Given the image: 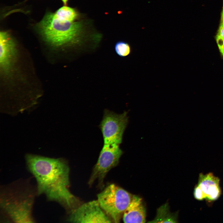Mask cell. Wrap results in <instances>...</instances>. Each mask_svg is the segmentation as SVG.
Masks as SVG:
<instances>
[{"instance_id":"8992f818","label":"cell","mask_w":223,"mask_h":223,"mask_svg":"<svg viewBox=\"0 0 223 223\" xmlns=\"http://www.w3.org/2000/svg\"><path fill=\"white\" fill-rule=\"evenodd\" d=\"M128 122L127 112L118 114L105 109L99 125L104 144L120 145L122 143L123 134Z\"/></svg>"},{"instance_id":"9c48e42d","label":"cell","mask_w":223,"mask_h":223,"mask_svg":"<svg viewBox=\"0 0 223 223\" xmlns=\"http://www.w3.org/2000/svg\"><path fill=\"white\" fill-rule=\"evenodd\" d=\"M1 66L5 70L10 67L12 59L15 53V44L7 32L0 33Z\"/></svg>"},{"instance_id":"7a4b0ae2","label":"cell","mask_w":223,"mask_h":223,"mask_svg":"<svg viewBox=\"0 0 223 223\" xmlns=\"http://www.w3.org/2000/svg\"><path fill=\"white\" fill-rule=\"evenodd\" d=\"M92 27L89 20L81 19L68 22L60 20L54 13H47L37 25L45 40L55 46L80 43Z\"/></svg>"},{"instance_id":"30bf717a","label":"cell","mask_w":223,"mask_h":223,"mask_svg":"<svg viewBox=\"0 0 223 223\" xmlns=\"http://www.w3.org/2000/svg\"><path fill=\"white\" fill-rule=\"evenodd\" d=\"M122 217L125 223L146 222V209L141 198L133 195L131 202L124 212Z\"/></svg>"},{"instance_id":"5b68a950","label":"cell","mask_w":223,"mask_h":223,"mask_svg":"<svg viewBox=\"0 0 223 223\" xmlns=\"http://www.w3.org/2000/svg\"><path fill=\"white\" fill-rule=\"evenodd\" d=\"M123 153L119 145L104 144L88 181L92 185L97 180L100 186H103L104 179L107 173L118 164Z\"/></svg>"},{"instance_id":"8fae6325","label":"cell","mask_w":223,"mask_h":223,"mask_svg":"<svg viewBox=\"0 0 223 223\" xmlns=\"http://www.w3.org/2000/svg\"><path fill=\"white\" fill-rule=\"evenodd\" d=\"M54 14L60 20L70 22L80 20L82 17V15L77 9L65 5L59 8Z\"/></svg>"},{"instance_id":"ba28073f","label":"cell","mask_w":223,"mask_h":223,"mask_svg":"<svg viewBox=\"0 0 223 223\" xmlns=\"http://www.w3.org/2000/svg\"><path fill=\"white\" fill-rule=\"evenodd\" d=\"M221 193L220 180L213 173H200L197 184L194 190V195L199 200L205 199L210 201L217 200Z\"/></svg>"},{"instance_id":"4fadbf2b","label":"cell","mask_w":223,"mask_h":223,"mask_svg":"<svg viewBox=\"0 0 223 223\" xmlns=\"http://www.w3.org/2000/svg\"><path fill=\"white\" fill-rule=\"evenodd\" d=\"M115 49L117 54L121 57H125L131 52V47L127 42L123 41L117 42L115 46Z\"/></svg>"},{"instance_id":"52a82bcc","label":"cell","mask_w":223,"mask_h":223,"mask_svg":"<svg viewBox=\"0 0 223 223\" xmlns=\"http://www.w3.org/2000/svg\"><path fill=\"white\" fill-rule=\"evenodd\" d=\"M68 221L77 223L112 222L101 208L97 200L80 205L70 213Z\"/></svg>"},{"instance_id":"7c38bea8","label":"cell","mask_w":223,"mask_h":223,"mask_svg":"<svg viewBox=\"0 0 223 223\" xmlns=\"http://www.w3.org/2000/svg\"><path fill=\"white\" fill-rule=\"evenodd\" d=\"M177 216L176 213L170 212L168 206L165 204L158 209L156 217L151 222H176Z\"/></svg>"},{"instance_id":"3957f363","label":"cell","mask_w":223,"mask_h":223,"mask_svg":"<svg viewBox=\"0 0 223 223\" xmlns=\"http://www.w3.org/2000/svg\"><path fill=\"white\" fill-rule=\"evenodd\" d=\"M1 207L8 219L15 222H34L32 211L34 194L30 189L17 185L3 190Z\"/></svg>"},{"instance_id":"6da1fadb","label":"cell","mask_w":223,"mask_h":223,"mask_svg":"<svg viewBox=\"0 0 223 223\" xmlns=\"http://www.w3.org/2000/svg\"><path fill=\"white\" fill-rule=\"evenodd\" d=\"M25 160L36 180L38 194L44 195L49 200L59 203L70 213L81 204L69 190L70 169L64 159L27 154Z\"/></svg>"},{"instance_id":"5bb4252c","label":"cell","mask_w":223,"mask_h":223,"mask_svg":"<svg viewBox=\"0 0 223 223\" xmlns=\"http://www.w3.org/2000/svg\"><path fill=\"white\" fill-rule=\"evenodd\" d=\"M216 41L219 50L223 55V38L216 35Z\"/></svg>"},{"instance_id":"9a60e30c","label":"cell","mask_w":223,"mask_h":223,"mask_svg":"<svg viewBox=\"0 0 223 223\" xmlns=\"http://www.w3.org/2000/svg\"><path fill=\"white\" fill-rule=\"evenodd\" d=\"M217 35L223 38V22L221 21L218 31Z\"/></svg>"},{"instance_id":"e0dca14e","label":"cell","mask_w":223,"mask_h":223,"mask_svg":"<svg viewBox=\"0 0 223 223\" xmlns=\"http://www.w3.org/2000/svg\"><path fill=\"white\" fill-rule=\"evenodd\" d=\"M221 21H223V9L222 10V11L221 13Z\"/></svg>"},{"instance_id":"2e32d148","label":"cell","mask_w":223,"mask_h":223,"mask_svg":"<svg viewBox=\"0 0 223 223\" xmlns=\"http://www.w3.org/2000/svg\"><path fill=\"white\" fill-rule=\"evenodd\" d=\"M64 5L66 6L68 0H61Z\"/></svg>"},{"instance_id":"277c9868","label":"cell","mask_w":223,"mask_h":223,"mask_svg":"<svg viewBox=\"0 0 223 223\" xmlns=\"http://www.w3.org/2000/svg\"><path fill=\"white\" fill-rule=\"evenodd\" d=\"M133 196L121 187L111 184L97 195V200L112 222L119 223Z\"/></svg>"}]
</instances>
